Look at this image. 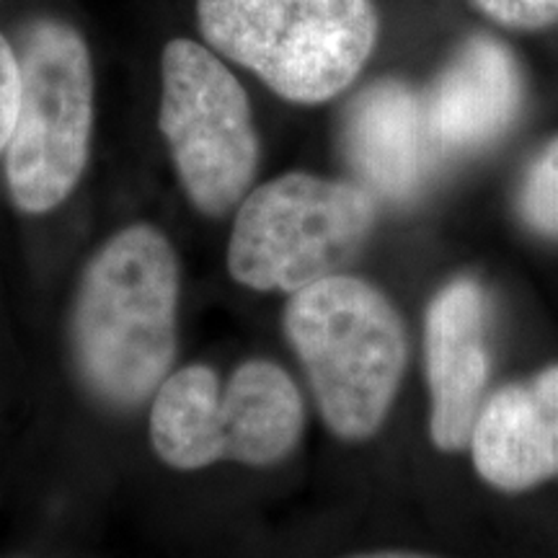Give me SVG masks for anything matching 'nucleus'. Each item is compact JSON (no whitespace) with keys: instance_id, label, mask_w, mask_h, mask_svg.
<instances>
[{"instance_id":"nucleus-1","label":"nucleus","mask_w":558,"mask_h":558,"mask_svg":"<svg viewBox=\"0 0 558 558\" xmlns=\"http://www.w3.org/2000/svg\"><path fill=\"white\" fill-rule=\"evenodd\" d=\"M179 264L153 226L107 241L83 275L75 352L88 386L117 407L148 399L177 352Z\"/></svg>"},{"instance_id":"nucleus-2","label":"nucleus","mask_w":558,"mask_h":558,"mask_svg":"<svg viewBox=\"0 0 558 558\" xmlns=\"http://www.w3.org/2000/svg\"><path fill=\"white\" fill-rule=\"evenodd\" d=\"M194 19L222 60L305 107L344 94L380 37L373 0H194Z\"/></svg>"},{"instance_id":"nucleus-3","label":"nucleus","mask_w":558,"mask_h":558,"mask_svg":"<svg viewBox=\"0 0 558 558\" xmlns=\"http://www.w3.org/2000/svg\"><path fill=\"white\" fill-rule=\"evenodd\" d=\"M284 331L333 435H375L407 367V331L388 298L357 277L331 275L292 292Z\"/></svg>"},{"instance_id":"nucleus-4","label":"nucleus","mask_w":558,"mask_h":558,"mask_svg":"<svg viewBox=\"0 0 558 558\" xmlns=\"http://www.w3.org/2000/svg\"><path fill=\"white\" fill-rule=\"evenodd\" d=\"M21 99L5 145L13 205L29 215L60 207L86 171L96 117V65L73 21L37 16L19 41Z\"/></svg>"},{"instance_id":"nucleus-5","label":"nucleus","mask_w":558,"mask_h":558,"mask_svg":"<svg viewBox=\"0 0 558 558\" xmlns=\"http://www.w3.org/2000/svg\"><path fill=\"white\" fill-rule=\"evenodd\" d=\"M375 215L378 199L357 181L282 173L243 197L228 269L251 290L298 292L339 275L365 246Z\"/></svg>"},{"instance_id":"nucleus-6","label":"nucleus","mask_w":558,"mask_h":558,"mask_svg":"<svg viewBox=\"0 0 558 558\" xmlns=\"http://www.w3.org/2000/svg\"><path fill=\"white\" fill-rule=\"evenodd\" d=\"M158 122L173 169L199 213L239 207L259 169L251 101L228 62L202 39L171 37L160 50Z\"/></svg>"},{"instance_id":"nucleus-7","label":"nucleus","mask_w":558,"mask_h":558,"mask_svg":"<svg viewBox=\"0 0 558 558\" xmlns=\"http://www.w3.org/2000/svg\"><path fill=\"white\" fill-rule=\"evenodd\" d=\"M525 83L505 41L476 34L458 47L422 99L432 148L471 156L494 145L518 122Z\"/></svg>"},{"instance_id":"nucleus-8","label":"nucleus","mask_w":558,"mask_h":558,"mask_svg":"<svg viewBox=\"0 0 558 558\" xmlns=\"http://www.w3.org/2000/svg\"><path fill=\"white\" fill-rule=\"evenodd\" d=\"M424 365L432 439L445 452L463 450L488 380L486 295L476 279H452L432 298L424 320Z\"/></svg>"},{"instance_id":"nucleus-9","label":"nucleus","mask_w":558,"mask_h":558,"mask_svg":"<svg viewBox=\"0 0 558 558\" xmlns=\"http://www.w3.org/2000/svg\"><path fill=\"white\" fill-rule=\"evenodd\" d=\"M344 156L354 181L383 202H409L427 169L429 137L422 99L403 81L360 90L344 117Z\"/></svg>"},{"instance_id":"nucleus-10","label":"nucleus","mask_w":558,"mask_h":558,"mask_svg":"<svg viewBox=\"0 0 558 558\" xmlns=\"http://www.w3.org/2000/svg\"><path fill=\"white\" fill-rule=\"evenodd\" d=\"M303 399L275 362L248 360L220 393V429L226 458L243 465H271L303 435Z\"/></svg>"},{"instance_id":"nucleus-11","label":"nucleus","mask_w":558,"mask_h":558,"mask_svg":"<svg viewBox=\"0 0 558 558\" xmlns=\"http://www.w3.org/2000/svg\"><path fill=\"white\" fill-rule=\"evenodd\" d=\"M469 445L481 478L499 492H527L558 473L554 435L533 386L512 383L481 403Z\"/></svg>"},{"instance_id":"nucleus-12","label":"nucleus","mask_w":558,"mask_h":558,"mask_svg":"<svg viewBox=\"0 0 558 558\" xmlns=\"http://www.w3.org/2000/svg\"><path fill=\"white\" fill-rule=\"evenodd\" d=\"M220 393L218 375L205 365L179 369L160 386L150 414V439L166 465L194 471L226 458Z\"/></svg>"},{"instance_id":"nucleus-13","label":"nucleus","mask_w":558,"mask_h":558,"mask_svg":"<svg viewBox=\"0 0 558 558\" xmlns=\"http://www.w3.org/2000/svg\"><path fill=\"white\" fill-rule=\"evenodd\" d=\"M518 213L533 233L558 243V135L535 153L522 173Z\"/></svg>"},{"instance_id":"nucleus-14","label":"nucleus","mask_w":558,"mask_h":558,"mask_svg":"<svg viewBox=\"0 0 558 558\" xmlns=\"http://www.w3.org/2000/svg\"><path fill=\"white\" fill-rule=\"evenodd\" d=\"M481 13L514 32H541L558 24V0H471Z\"/></svg>"},{"instance_id":"nucleus-15","label":"nucleus","mask_w":558,"mask_h":558,"mask_svg":"<svg viewBox=\"0 0 558 558\" xmlns=\"http://www.w3.org/2000/svg\"><path fill=\"white\" fill-rule=\"evenodd\" d=\"M21 99V60L19 47L0 26V156L9 145Z\"/></svg>"},{"instance_id":"nucleus-16","label":"nucleus","mask_w":558,"mask_h":558,"mask_svg":"<svg viewBox=\"0 0 558 558\" xmlns=\"http://www.w3.org/2000/svg\"><path fill=\"white\" fill-rule=\"evenodd\" d=\"M530 386H533L535 396H538L543 407V414L548 418V427H550V435H554L556 456H558V365L543 369Z\"/></svg>"},{"instance_id":"nucleus-17","label":"nucleus","mask_w":558,"mask_h":558,"mask_svg":"<svg viewBox=\"0 0 558 558\" xmlns=\"http://www.w3.org/2000/svg\"><path fill=\"white\" fill-rule=\"evenodd\" d=\"M352 558H429V556L403 554V550H380V554H362V556H352Z\"/></svg>"}]
</instances>
